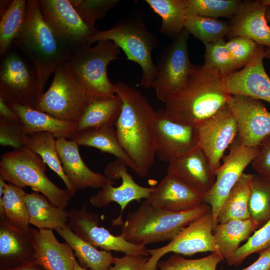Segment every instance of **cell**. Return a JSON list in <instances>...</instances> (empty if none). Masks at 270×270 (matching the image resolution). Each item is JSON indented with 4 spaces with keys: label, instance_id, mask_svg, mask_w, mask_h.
Listing matches in <instances>:
<instances>
[{
    "label": "cell",
    "instance_id": "6da1fadb",
    "mask_svg": "<svg viewBox=\"0 0 270 270\" xmlns=\"http://www.w3.org/2000/svg\"><path fill=\"white\" fill-rule=\"evenodd\" d=\"M122 107L115 127L122 148L134 164L136 173L143 178L154 164L156 113L146 98L127 84H114Z\"/></svg>",
    "mask_w": 270,
    "mask_h": 270
},
{
    "label": "cell",
    "instance_id": "7a4b0ae2",
    "mask_svg": "<svg viewBox=\"0 0 270 270\" xmlns=\"http://www.w3.org/2000/svg\"><path fill=\"white\" fill-rule=\"evenodd\" d=\"M222 80L204 64L193 65L184 87L165 104L166 116L184 126L197 127L227 104L228 94Z\"/></svg>",
    "mask_w": 270,
    "mask_h": 270
},
{
    "label": "cell",
    "instance_id": "3957f363",
    "mask_svg": "<svg viewBox=\"0 0 270 270\" xmlns=\"http://www.w3.org/2000/svg\"><path fill=\"white\" fill-rule=\"evenodd\" d=\"M26 6V23L13 43L34 66L44 88L56 66L65 62L72 52L44 20L39 0H28Z\"/></svg>",
    "mask_w": 270,
    "mask_h": 270
},
{
    "label": "cell",
    "instance_id": "277c9868",
    "mask_svg": "<svg viewBox=\"0 0 270 270\" xmlns=\"http://www.w3.org/2000/svg\"><path fill=\"white\" fill-rule=\"evenodd\" d=\"M211 210L203 203L194 208L179 212L163 210L146 200L130 213L122 224V235L128 242L145 246L170 241L184 228Z\"/></svg>",
    "mask_w": 270,
    "mask_h": 270
},
{
    "label": "cell",
    "instance_id": "5b68a950",
    "mask_svg": "<svg viewBox=\"0 0 270 270\" xmlns=\"http://www.w3.org/2000/svg\"><path fill=\"white\" fill-rule=\"evenodd\" d=\"M101 40L114 42L124 52L126 58L138 64L142 70L140 85L152 88L156 77L153 50L159 45L158 37L149 31L142 16L129 15L119 20L110 29L96 32L89 38L88 45Z\"/></svg>",
    "mask_w": 270,
    "mask_h": 270
},
{
    "label": "cell",
    "instance_id": "8992f818",
    "mask_svg": "<svg viewBox=\"0 0 270 270\" xmlns=\"http://www.w3.org/2000/svg\"><path fill=\"white\" fill-rule=\"evenodd\" d=\"M47 165L26 146L4 153L0 156V178L8 184L30 188L44 195L53 204L63 208L71 195L52 182L46 174Z\"/></svg>",
    "mask_w": 270,
    "mask_h": 270
},
{
    "label": "cell",
    "instance_id": "52a82bcc",
    "mask_svg": "<svg viewBox=\"0 0 270 270\" xmlns=\"http://www.w3.org/2000/svg\"><path fill=\"white\" fill-rule=\"evenodd\" d=\"M120 48L110 40L95 46H84L72 52L65 62L78 78L90 98H110L116 94L114 84L107 73L108 65L119 58Z\"/></svg>",
    "mask_w": 270,
    "mask_h": 270
},
{
    "label": "cell",
    "instance_id": "ba28073f",
    "mask_svg": "<svg viewBox=\"0 0 270 270\" xmlns=\"http://www.w3.org/2000/svg\"><path fill=\"white\" fill-rule=\"evenodd\" d=\"M51 84L34 109L58 119L78 122L89 100L86 89L65 62L58 65Z\"/></svg>",
    "mask_w": 270,
    "mask_h": 270
},
{
    "label": "cell",
    "instance_id": "9c48e42d",
    "mask_svg": "<svg viewBox=\"0 0 270 270\" xmlns=\"http://www.w3.org/2000/svg\"><path fill=\"white\" fill-rule=\"evenodd\" d=\"M188 37L184 29L158 54L152 88L164 104L184 87L192 69L188 54Z\"/></svg>",
    "mask_w": 270,
    "mask_h": 270
},
{
    "label": "cell",
    "instance_id": "30bf717a",
    "mask_svg": "<svg viewBox=\"0 0 270 270\" xmlns=\"http://www.w3.org/2000/svg\"><path fill=\"white\" fill-rule=\"evenodd\" d=\"M44 93L36 71L27 60L16 52L6 54L0 70V98L6 104L34 108Z\"/></svg>",
    "mask_w": 270,
    "mask_h": 270
},
{
    "label": "cell",
    "instance_id": "8fae6325",
    "mask_svg": "<svg viewBox=\"0 0 270 270\" xmlns=\"http://www.w3.org/2000/svg\"><path fill=\"white\" fill-rule=\"evenodd\" d=\"M214 228V219L210 210L184 228L167 244L148 249L150 256L144 270H157L160 258L170 252L185 256L206 252L217 253L213 236Z\"/></svg>",
    "mask_w": 270,
    "mask_h": 270
},
{
    "label": "cell",
    "instance_id": "7c38bea8",
    "mask_svg": "<svg viewBox=\"0 0 270 270\" xmlns=\"http://www.w3.org/2000/svg\"><path fill=\"white\" fill-rule=\"evenodd\" d=\"M258 152V147L242 145L236 137L230 146L228 154L224 158L222 164L214 172L215 182L204 195V202L211 208L214 228L218 224V216L224 200Z\"/></svg>",
    "mask_w": 270,
    "mask_h": 270
},
{
    "label": "cell",
    "instance_id": "4fadbf2b",
    "mask_svg": "<svg viewBox=\"0 0 270 270\" xmlns=\"http://www.w3.org/2000/svg\"><path fill=\"white\" fill-rule=\"evenodd\" d=\"M100 216L87 210L84 204L80 208H74L68 212V225L77 236L96 248L104 250L122 252L125 254L148 256L145 246L128 241L122 234L114 236L99 225Z\"/></svg>",
    "mask_w": 270,
    "mask_h": 270
},
{
    "label": "cell",
    "instance_id": "5bb4252c",
    "mask_svg": "<svg viewBox=\"0 0 270 270\" xmlns=\"http://www.w3.org/2000/svg\"><path fill=\"white\" fill-rule=\"evenodd\" d=\"M127 168L118 159L108 163L104 168V175L112 180L90 198V204L96 208L104 206L112 202L120 205L121 210L119 216L112 221L116 226L122 224V215L128 204L133 200L147 198L154 188L138 184L128 172Z\"/></svg>",
    "mask_w": 270,
    "mask_h": 270
},
{
    "label": "cell",
    "instance_id": "9a60e30c",
    "mask_svg": "<svg viewBox=\"0 0 270 270\" xmlns=\"http://www.w3.org/2000/svg\"><path fill=\"white\" fill-rule=\"evenodd\" d=\"M44 20L72 52L88 45L89 38L96 32L80 18L69 0H40Z\"/></svg>",
    "mask_w": 270,
    "mask_h": 270
},
{
    "label": "cell",
    "instance_id": "2e32d148",
    "mask_svg": "<svg viewBox=\"0 0 270 270\" xmlns=\"http://www.w3.org/2000/svg\"><path fill=\"white\" fill-rule=\"evenodd\" d=\"M194 132L196 144L206 155L214 173L225 150L238 134L235 118L228 105L195 128Z\"/></svg>",
    "mask_w": 270,
    "mask_h": 270
},
{
    "label": "cell",
    "instance_id": "e0dca14e",
    "mask_svg": "<svg viewBox=\"0 0 270 270\" xmlns=\"http://www.w3.org/2000/svg\"><path fill=\"white\" fill-rule=\"evenodd\" d=\"M227 104L235 118L240 144L258 147L270 134V112L260 100L228 94Z\"/></svg>",
    "mask_w": 270,
    "mask_h": 270
},
{
    "label": "cell",
    "instance_id": "ac0fdd59",
    "mask_svg": "<svg viewBox=\"0 0 270 270\" xmlns=\"http://www.w3.org/2000/svg\"><path fill=\"white\" fill-rule=\"evenodd\" d=\"M264 46L258 44L248 64L223 78V84L228 94L240 96L263 100L270 104V78L263 64Z\"/></svg>",
    "mask_w": 270,
    "mask_h": 270
},
{
    "label": "cell",
    "instance_id": "d6986e66",
    "mask_svg": "<svg viewBox=\"0 0 270 270\" xmlns=\"http://www.w3.org/2000/svg\"><path fill=\"white\" fill-rule=\"evenodd\" d=\"M155 113V151L160 160L169 162L198 146L194 128L170 120L164 108Z\"/></svg>",
    "mask_w": 270,
    "mask_h": 270
},
{
    "label": "cell",
    "instance_id": "ffe728a7",
    "mask_svg": "<svg viewBox=\"0 0 270 270\" xmlns=\"http://www.w3.org/2000/svg\"><path fill=\"white\" fill-rule=\"evenodd\" d=\"M144 200L157 208L179 212L204 203V195L177 176L167 173Z\"/></svg>",
    "mask_w": 270,
    "mask_h": 270
},
{
    "label": "cell",
    "instance_id": "44dd1931",
    "mask_svg": "<svg viewBox=\"0 0 270 270\" xmlns=\"http://www.w3.org/2000/svg\"><path fill=\"white\" fill-rule=\"evenodd\" d=\"M33 228H18L0 219V270L35 262Z\"/></svg>",
    "mask_w": 270,
    "mask_h": 270
},
{
    "label": "cell",
    "instance_id": "7402d4cb",
    "mask_svg": "<svg viewBox=\"0 0 270 270\" xmlns=\"http://www.w3.org/2000/svg\"><path fill=\"white\" fill-rule=\"evenodd\" d=\"M268 6L260 0L242 1L229 23L230 38L242 36L270 48V26L266 14Z\"/></svg>",
    "mask_w": 270,
    "mask_h": 270
},
{
    "label": "cell",
    "instance_id": "603a6c76",
    "mask_svg": "<svg viewBox=\"0 0 270 270\" xmlns=\"http://www.w3.org/2000/svg\"><path fill=\"white\" fill-rule=\"evenodd\" d=\"M56 145L64 172L76 191L87 188H102L112 180L87 166L80 155L79 145L74 141L58 138Z\"/></svg>",
    "mask_w": 270,
    "mask_h": 270
},
{
    "label": "cell",
    "instance_id": "cb8c5ba5",
    "mask_svg": "<svg viewBox=\"0 0 270 270\" xmlns=\"http://www.w3.org/2000/svg\"><path fill=\"white\" fill-rule=\"evenodd\" d=\"M167 171L204 195L211 188L216 180L215 174L208 158L198 146L170 161Z\"/></svg>",
    "mask_w": 270,
    "mask_h": 270
},
{
    "label": "cell",
    "instance_id": "d4e9b609",
    "mask_svg": "<svg viewBox=\"0 0 270 270\" xmlns=\"http://www.w3.org/2000/svg\"><path fill=\"white\" fill-rule=\"evenodd\" d=\"M35 262L45 270H74L76 260L67 242H60L52 229L33 228Z\"/></svg>",
    "mask_w": 270,
    "mask_h": 270
},
{
    "label": "cell",
    "instance_id": "484cf974",
    "mask_svg": "<svg viewBox=\"0 0 270 270\" xmlns=\"http://www.w3.org/2000/svg\"><path fill=\"white\" fill-rule=\"evenodd\" d=\"M8 106L18 114L26 131L29 134L47 132L56 138H64L70 140L76 131L77 122L61 120L25 106L14 104Z\"/></svg>",
    "mask_w": 270,
    "mask_h": 270
},
{
    "label": "cell",
    "instance_id": "4316f807",
    "mask_svg": "<svg viewBox=\"0 0 270 270\" xmlns=\"http://www.w3.org/2000/svg\"><path fill=\"white\" fill-rule=\"evenodd\" d=\"M24 202L29 223L38 229L56 230L68 224V212L53 204L44 195L36 192L26 194Z\"/></svg>",
    "mask_w": 270,
    "mask_h": 270
},
{
    "label": "cell",
    "instance_id": "83f0119b",
    "mask_svg": "<svg viewBox=\"0 0 270 270\" xmlns=\"http://www.w3.org/2000/svg\"><path fill=\"white\" fill-rule=\"evenodd\" d=\"M259 227L258 223L252 218L218 224L213 230L217 253L226 260L240 247V244L248 240Z\"/></svg>",
    "mask_w": 270,
    "mask_h": 270
},
{
    "label": "cell",
    "instance_id": "f1b7e54d",
    "mask_svg": "<svg viewBox=\"0 0 270 270\" xmlns=\"http://www.w3.org/2000/svg\"><path fill=\"white\" fill-rule=\"evenodd\" d=\"M122 101L116 94L110 98H90L80 120L76 131L114 126L120 116Z\"/></svg>",
    "mask_w": 270,
    "mask_h": 270
},
{
    "label": "cell",
    "instance_id": "f546056e",
    "mask_svg": "<svg viewBox=\"0 0 270 270\" xmlns=\"http://www.w3.org/2000/svg\"><path fill=\"white\" fill-rule=\"evenodd\" d=\"M79 146L92 147L114 156L136 172L134 164L121 146L114 126H104L76 132L70 140Z\"/></svg>",
    "mask_w": 270,
    "mask_h": 270
},
{
    "label": "cell",
    "instance_id": "4dcf8cb0",
    "mask_svg": "<svg viewBox=\"0 0 270 270\" xmlns=\"http://www.w3.org/2000/svg\"><path fill=\"white\" fill-rule=\"evenodd\" d=\"M56 233L68 244L84 268L92 270H108L116 258L111 252L98 250L96 248L77 236L68 224L56 230Z\"/></svg>",
    "mask_w": 270,
    "mask_h": 270
},
{
    "label": "cell",
    "instance_id": "1f68e13d",
    "mask_svg": "<svg viewBox=\"0 0 270 270\" xmlns=\"http://www.w3.org/2000/svg\"><path fill=\"white\" fill-rule=\"evenodd\" d=\"M252 174L244 173L222 203L217 218V223L233 220L250 218L248 202Z\"/></svg>",
    "mask_w": 270,
    "mask_h": 270
},
{
    "label": "cell",
    "instance_id": "d6a6232c",
    "mask_svg": "<svg viewBox=\"0 0 270 270\" xmlns=\"http://www.w3.org/2000/svg\"><path fill=\"white\" fill-rule=\"evenodd\" d=\"M162 19L160 32L174 38L184 29L188 16L186 0H145Z\"/></svg>",
    "mask_w": 270,
    "mask_h": 270
},
{
    "label": "cell",
    "instance_id": "836d02e7",
    "mask_svg": "<svg viewBox=\"0 0 270 270\" xmlns=\"http://www.w3.org/2000/svg\"><path fill=\"white\" fill-rule=\"evenodd\" d=\"M0 183L4 187V194L0 198V219H3L12 226L28 228L29 217L24 202L27 194L22 188L6 183L0 178Z\"/></svg>",
    "mask_w": 270,
    "mask_h": 270
},
{
    "label": "cell",
    "instance_id": "e575fe53",
    "mask_svg": "<svg viewBox=\"0 0 270 270\" xmlns=\"http://www.w3.org/2000/svg\"><path fill=\"white\" fill-rule=\"evenodd\" d=\"M25 146L38 154L46 165L61 178L66 186V190L73 196L76 191L64 172L54 136L47 132L30 134Z\"/></svg>",
    "mask_w": 270,
    "mask_h": 270
},
{
    "label": "cell",
    "instance_id": "d590c367",
    "mask_svg": "<svg viewBox=\"0 0 270 270\" xmlns=\"http://www.w3.org/2000/svg\"><path fill=\"white\" fill-rule=\"evenodd\" d=\"M26 1L13 0L8 10L0 16V54L5 56L12 43L18 36L26 23Z\"/></svg>",
    "mask_w": 270,
    "mask_h": 270
},
{
    "label": "cell",
    "instance_id": "8d00e7d4",
    "mask_svg": "<svg viewBox=\"0 0 270 270\" xmlns=\"http://www.w3.org/2000/svg\"><path fill=\"white\" fill-rule=\"evenodd\" d=\"M248 210L252 218L260 228L270 219V180L252 174Z\"/></svg>",
    "mask_w": 270,
    "mask_h": 270
},
{
    "label": "cell",
    "instance_id": "74e56055",
    "mask_svg": "<svg viewBox=\"0 0 270 270\" xmlns=\"http://www.w3.org/2000/svg\"><path fill=\"white\" fill-rule=\"evenodd\" d=\"M184 30L204 44L228 36L230 26L229 23L218 18L189 14L184 24Z\"/></svg>",
    "mask_w": 270,
    "mask_h": 270
},
{
    "label": "cell",
    "instance_id": "f35d334b",
    "mask_svg": "<svg viewBox=\"0 0 270 270\" xmlns=\"http://www.w3.org/2000/svg\"><path fill=\"white\" fill-rule=\"evenodd\" d=\"M241 2L238 0H186L188 15L214 18H232L236 13Z\"/></svg>",
    "mask_w": 270,
    "mask_h": 270
},
{
    "label": "cell",
    "instance_id": "ab89813d",
    "mask_svg": "<svg viewBox=\"0 0 270 270\" xmlns=\"http://www.w3.org/2000/svg\"><path fill=\"white\" fill-rule=\"evenodd\" d=\"M270 248V219L256 230L247 241L226 260L228 264L238 266L250 255Z\"/></svg>",
    "mask_w": 270,
    "mask_h": 270
},
{
    "label": "cell",
    "instance_id": "60d3db41",
    "mask_svg": "<svg viewBox=\"0 0 270 270\" xmlns=\"http://www.w3.org/2000/svg\"><path fill=\"white\" fill-rule=\"evenodd\" d=\"M222 260L216 252L196 259H187L174 254L166 260L160 261L157 270H216L218 264Z\"/></svg>",
    "mask_w": 270,
    "mask_h": 270
},
{
    "label": "cell",
    "instance_id": "b9f144b4",
    "mask_svg": "<svg viewBox=\"0 0 270 270\" xmlns=\"http://www.w3.org/2000/svg\"><path fill=\"white\" fill-rule=\"evenodd\" d=\"M206 66L216 70L223 78L236 71L224 38L204 44Z\"/></svg>",
    "mask_w": 270,
    "mask_h": 270
},
{
    "label": "cell",
    "instance_id": "7bdbcfd3",
    "mask_svg": "<svg viewBox=\"0 0 270 270\" xmlns=\"http://www.w3.org/2000/svg\"><path fill=\"white\" fill-rule=\"evenodd\" d=\"M84 22L94 28L96 21L104 18L120 2L118 0H69Z\"/></svg>",
    "mask_w": 270,
    "mask_h": 270
},
{
    "label": "cell",
    "instance_id": "ee69618b",
    "mask_svg": "<svg viewBox=\"0 0 270 270\" xmlns=\"http://www.w3.org/2000/svg\"><path fill=\"white\" fill-rule=\"evenodd\" d=\"M29 135L20 121L12 120L0 117V144L18 149L25 146Z\"/></svg>",
    "mask_w": 270,
    "mask_h": 270
},
{
    "label": "cell",
    "instance_id": "f6af8a7d",
    "mask_svg": "<svg viewBox=\"0 0 270 270\" xmlns=\"http://www.w3.org/2000/svg\"><path fill=\"white\" fill-rule=\"evenodd\" d=\"M226 46L238 70L246 66L250 61L256 50L258 44L247 38L236 36L226 42Z\"/></svg>",
    "mask_w": 270,
    "mask_h": 270
},
{
    "label": "cell",
    "instance_id": "bcb514c9",
    "mask_svg": "<svg viewBox=\"0 0 270 270\" xmlns=\"http://www.w3.org/2000/svg\"><path fill=\"white\" fill-rule=\"evenodd\" d=\"M258 152L252 162L256 174L270 180V134L261 142Z\"/></svg>",
    "mask_w": 270,
    "mask_h": 270
},
{
    "label": "cell",
    "instance_id": "7dc6e473",
    "mask_svg": "<svg viewBox=\"0 0 270 270\" xmlns=\"http://www.w3.org/2000/svg\"><path fill=\"white\" fill-rule=\"evenodd\" d=\"M148 258L142 254H125L121 258H116L113 265L108 270H144Z\"/></svg>",
    "mask_w": 270,
    "mask_h": 270
},
{
    "label": "cell",
    "instance_id": "c3c4849f",
    "mask_svg": "<svg viewBox=\"0 0 270 270\" xmlns=\"http://www.w3.org/2000/svg\"><path fill=\"white\" fill-rule=\"evenodd\" d=\"M258 258L242 270H269L270 268V248L259 253Z\"/></svg>",
    "mask_w": 270,
    "mask_h": 270
},
{
    "label": "cell",
    "instance_id": "681fc988",
    "mask_svg": "<svg viewBox=\"0 0 270 270\" xmlns=\"http://www.w3.org/2000/svg\"><path fill=\"white\" fill-rule=\"evenodd\" d=\"M0 118L12 120H20L18 114L1 98H0Z\"/></svg>",
    "mask_w": 270,
    "mask_h": 270
},
{
    "label": "cell",
    "instance_id": "f907efd6",
    "mask_svg": "<svg viewBox=\"0 0 270 270\" xmlns=\"http://www.w3.org/2000/svg\"><path fill=\"white\" fill-rule=\"evenodd\" d=\"M0 270H45L42 266L36 262L28 263L20 267L13 269H4Z\"/></svg>",
    "mask_w": 270,
    "mask_h": 270
},
{
    "label": "cell",
    "instance_id": "816d5d0a",
    "mask_svg": "<svg viewBox=\"0 0 270 270\" xmlns=\"http://www.w3.org/2000/svg\"><path fill=\"white\" fill-rule=\"evenodd\" d=\"M0 2V14L2 16L9 8L12 0H1Z\"/></svg>",
    "mask_w": 270,
    "mask_h": 270
},
{
    "label": "cell",
    "instance_id": "f5cc1de1",
    "mask_svg": "<svg viewBox=\"0 0 270 270\" xmlns=\"http://www.w3.org/2000/svg\"><path fill=\"white\" fill-rule=\"evenodd\" d=\"M74 270H92L86 269L82 267L77 260L76 261L74 264Z\"/></svg>",
    "mask_w": 270,
    "mask_h": 270
},
{
    "label": "cell",
    "instance_id": "db71d44e",
    "mask_svg": "<svg viewBox=\"0 0 270 270\" xmlns=\"http://www.w3.org/2000/svg\"><path fill=\"white\" fill-rule=\"evenodd\" d=\"M265 58L270 59V48H266L264 50Z\"/></svg>",
    "mask_w": 270,
    "mask_h": 270
},
{
    "label": "cell",
    "instance_id": "11a10c76",
    "mask_svg": "<svg viewBox=\"0 0 270 270\" xmlns=\"http://www.w3.org/2000/svg\"><path fill=\"white\" fill-rule=\"evenodd\" d=\"M266 16L268 22H270V6H268L266 12Z\"/></svg>",
    "mask_w": 270,
    "mask_h": 270
},
{
    "label": "cell",
    "instance_id": "9f6ffc18",
    "mask_svg": "<svg viewBox=\"0 0 270 270\" xmlns=\"http://www.w3.org/2000/svg\"><path fill=\"white\" fill-rule=\"evenodd\" d=\"M262 1L266 5L270 6V0H262Z\"/></svg>",
    "mask_w": 270,
    "mask_h": 270
},
{
    "label": "cell",
    "instance_id": "6f0895ef",
    "mask_svg": "<svg viewBox=\"0 0 270 270\" xmlns=\"http://www.w3.org/2000/svg\"><path fill=\"white\" fill-rule=\"evenodd\" d=\"M269 270H270V268L269 269Z\"/></svg>",
    "mask_w": 270,
    "mask_h": 270
}]
</instances>
